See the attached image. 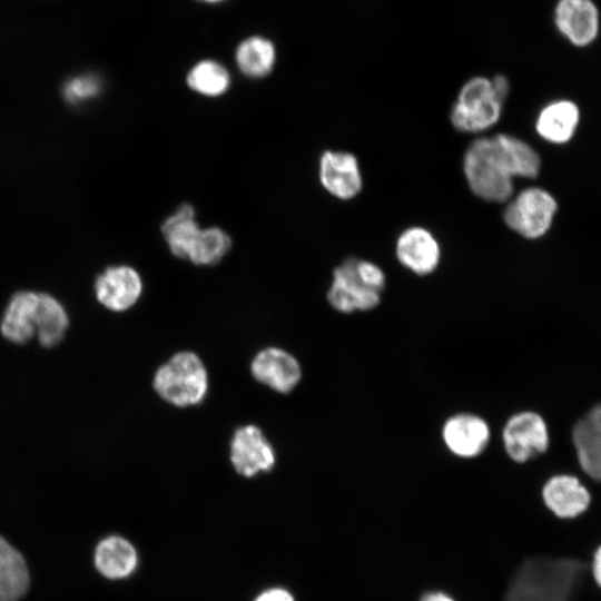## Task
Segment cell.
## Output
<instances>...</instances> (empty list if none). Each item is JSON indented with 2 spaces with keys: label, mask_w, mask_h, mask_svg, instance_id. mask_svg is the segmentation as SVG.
Here are the masks:
<instances>
[{
  "label": "cell",
  "mask_w": 601,
  "mask_h": 601,
  "mask_svg": "<svg viewBox=\"0 0 601 601\" xmlns=\"http://www.w3.org/2000/svg\"><path fill=\"white\" fill-rule=\"evenodd\" d=\"M584 573L578 559L531 555L516 565L501 601H571Z\"/></svg>",
  "instance_id": "cell-1"
},
{
  "label": "cell",
  "mask_w": 601,
  "mask_h": 601,
  "mask_svg": "<svg viewBox=\"0 0 601 601\" xmlns=\"http://www.w3.org/2000/svg\"><path fill=\"white\" fill-rule=\"evenodd\" d=\"M465 179L479 198L503 203L513 194V169L497 134L472 141L463 160Z\"/></svg>",
  "instance_id": "cell-2"
},
{
  "label": "cell",
  "mask_w": 601,
  "mask_h": 601,
  "mask_svg": "<svg viewBox=\"0 0 601 601\" xmlns=\"http://www.w3.org/2000/svg\"><path fill=\"white\" fill-rule=\"evenodd\" d=\"M385 284V273L378 265L349 257L334 269L327 300L342 314L368 312L381 304Z\"/></svg>",
  "instance_id": "cell-3"
},
{
  "label": "cell",
  "mask_w": 601,
  "mask_h": 601,
  "mask_svg": "<svg viewBox=\"0 0 601 601\" xmlns=\"http://www.w3.org/2000/svg\"><path fill=\"white\" fill-rule=\"evenodd\" d=\"M508 93L509 82L503 76L470 79L452 107V125L463 132H480L493 127L501 117Z\"/></svg>",
  "instance_id": "cell-4"
},
{
  "label": "cell",
  "mask_w": 601,
  "mask_h": 601,
  "mask_svg": "<svg viewBox=\"0 0 601 601\" xmlns=\"http://www.w3.org/2000/svg\"><path fill=\"white\" fill-rule=\"evenodd\" d=\"M152 386L156 393L176 407L199 405L208 387V373L200 357L189 351L174 354L155 372Z\"/></svg>",
  "instance_id": "cell-5"
},
{
  "label": "cell",
  "mask_w": 601,
  "mask_h": 601,
  "mask_svg": "<svg viewBox=\"0 0 601 601\" xmlns=\"http://www.w3.org/2000/svg\"><path fill=\"white\" fill-rule=\"evenodd\" d=\"M556 210L554 198L545 190L531 187L508 204L503 218L509 228L525 238H539L550 228Z\"/></svg>",
  "instance_id": "cell-6"
},
{
  "label": "cell",
  "mask_w": 601,
  "mask_h": 601,
  "mask_svg": "<svg viewBox=\"0 0 601 601\" xmlns=\"http://www.w3.org/2000/svg\"><path fill=\"white\" fill-rule=\"evenodd\" d=\"M549 431L543 417L532 411L511 415L502 428V444L506 455L516 463H525L549 446Z\"/></svg>",
  "instance_id": "cell-7"
},
{
  "label": "cell",
  "mask_w": 601,
  "mask_h": 601,
  "mask_svg": "<svg viewBox=\"0 0 601 601\" xmlns=\"http://www.w3.org/2000/svg\"><path fill=\"white\" fill-rule=\"evenodd\" d=\"M230 462L245 477L269 472L276 463V453L263 431L247 424L235 430L230 440Z\"/></svg>",
  "instance_id": "cell-8"
},
{
  "label": "cell",
  "mask_w": 601,
  "mask_h": 601,
  "mask_svg": "<svg viewBox=\"0 0 601 601\" xmlns=\"http://www.w3.org/2000/svg\"><path fill=\"white\" fill-rule=\"evenodd\" d=\"M441 436L451 454L471 460L479 457L487 449L491 441V427L482 416L462 412L444 421Z\"/></svg>",
  "instance_id": "cell-9"
},
{
  "label": "cell",
  "mask_w": 601,
  "mask_h": 601,
  "mask_svg": "<svg viewBox=\"0 0 601 601\" xmlns=\"http://www.w3.org/2000/svg\"><path fill=\"white\" fill-rule=\"evenodd\" d=\"M250 373L258 383L280 394L290 393L302 380L297 358L278 347L259 351L252 359Z\"/></svg>",
  "instance_id": "cell-10"
},
{
  "label": "cell",
  "mask_w": 601,
  "mask_h": 601,
  "mask_svg": "<svg viewBox=\"0 0 601 601\" xmlns=\"http://www.w3.org/2000/svg\"><path fill=\"white\" fill-rule=\"evenodd\" d=\"M142 288L139 273L126 265L108 267L95 283L97 299L114 312L131 308L140 298Z\"/></svg>",
  "instance_id": "cell-11"
},
{
  "label": "cell",
  "mask_w": 601,
  "mask_h": 601,
  "mask_svg": "<svg viewBox=\"0 0 601 601\" xmlns=\"http://www.w3.org/2000/svg\"><path fill=\"white\" fill-rule=\"evenodd\" d=\"M319 180L334 197L343 200L354 198L363 186L357 158L347 151L323 152L319 159Z\"/></svg>",
  "instance_id": "cell-12"
},
{
  "label": "cell",
  "mask_w": 601,
  "mask_h": 601,
  "mask_svg": "<svg viewBox=\"0 0 601 601\" xmlns=\"http://www.w3.org/2000/svg\"><path fill=\"white\" fill-rule=\"evenodd\" d=\"M395 254L401 265L418 276L433 273L441 259L439 242L430 230L418 226L400 234Z\"/></svg>",
  "instance_id": "cell-13"
},
{
  "label": "cell",
  "mask_w": 601,
  "mask_h": 601,
  "mask_svg": "<svg viewBox=\"0 0 601 601\" xmlns=\"http://www.w3.org/2000/svg\"><path fill=\"white\" fill-rule=\"evenodd\" d=\"M554 21L558 30L578 47L591 43L599 32V12L591 0H560Z\"/></svg>",
  "instance_id": "cell-14"
},
{
  "label": "cell",
  "mask_w": 601,
  "mask_h": 601,
  "mask_svg": "<svg viewBox=\"0 0 601 601\" xmlns=\"http://www.w3.org/2000/svg\"><path fill=\"white\" fill-rule=\"evenodd\" d=\"M544 505L560 519H573L585 512L591 502L588 489L569 474L551 476L542 487Z\"/></svg>",
  "instance_id": "cell-15"
},
{
  "label": "cell",
  "mask_w": 601,
  "mask_h": 601,
  "mask_svg": "<svg viewBox=\"0 0 601 601\" xmlns=\"http://www.w3.org/2000/svg\"><path fill=\"white\" fill-rule=\"evenodd\" d=\"M572 437L582 470L601 482V404L575 424Z\"/></svg>",
  "instance_id": "cell-16"
},
{
  "label": "cell",
  "mask_w": 601,
  "mask_h": 601,
  "mask_svg": "<svg viewBox=\"0 0 601 601\" xmlns=\"http://www.w3.org/2000/svg\"><path fill=\"white\" fill-rule=\"evenodd\" d=\"M39 293L19 292L10 300L1 322L3 336L12 343H27L36 334Z\"/></svg>",
  "instance_id": "cell-17"
},
{
  "label": "cell",
  "mask_w": 601,
  "mask_h": 601,
  "mask_svg": "<svg viewBox=\"0 0 601 601\" xmlns=\"http://www.w3.org/2000/svg\"><path fill=\"white\" fill-rule=\"evenodd\" d=\"M200 231L195 209L189 204L180 205L161 225V233L169 250L180 259H188Z\"/></svg>",
  "instance_id": "cell-18"
},
{
  "label": "cell",
  "mask_w": 601,
  "mask_h": 601,
  "mask_svg": "<svg viewBox=\"0 0 601 601\" xmlns=\"http://www.w3.org/2000/svg\"><path fill=\"white\" fill-rule=\"evenodd\" d=\"M95 565L108 579H122L135 570L137 552L126 539L108 536L95 550Z\"/></svg>",
  "instance_id": "cell-19"
},
{
  "label": "cell",
  "mask_w": 601,
  "mask_h": 601,
  "mask_svg": "<svg viewBox=\"0 0 601 601\" xmlns=\"http://www.w3.org/2000/svg\"><path fill=\"white\" fill-rule=\"evenodd\" d=\"M29 582L24 558L0 536V601H19L27 593Z\"/></svg>",
  "instance_id": "cell-20"
},
{
  "label": "cell",
  "mask_w": 601,
  "mask_h": 601,
  "mask_svg": "<svg viewBox=\"0 0 601 601\" xmlns=\"http://www.w3.org/2000/svg\"><path fill=\"white\" fill-rule=\"evenodd\" d=\"M578 107L566 100L545 106L536 119V131L545 140L554 144L568 141L578 125Z\"/></svg>",
  "instance_id": "cell-21"
},
{
  "label": "cell",
  "mask_w": 601,
  "mask_h": 601,
  "mask_svg": "<svg viewBox=\"0 0 601 601\" xmlns=\"http://www.w3.org/2000/svg\"><path fill=\"white\" fill-rule=\"evenodd\" d=\"M68 327V316L62 305L52 296L39 293L36 315V334L45 347L59 344Z\"/></svg>",
  "instance_id": "cell-22"
},
{
  "label": "cell",
  "mask_w": 601,
  "mask_h": 601,
  "mask_svg": "<svg viewBox=\"0 0 601 601\" xmlns=\"http://www.w3.org/2000/svg\"><path fill=\"white\" fill-rule=\"evenodd\" d=\"M276 52L273 43L260 37L244 40L236 51L240 71L250 78L267 76L274 67Z\"/></svg>",
  "instance_id": "cell-23"
},
{
  "label": "cell",
  "mask_w": 601,
  "mask_h": 601,
  "mask_svg": "<svg viewBox=\"0 0 601 601\" xmlns=\"http://www.w3.org/2000/svg\"><path fill=\"white\" fill-rule=\"evenodd\" d=\"M187 83L200 95L217 97L227 91L230 77L220 63L214 60H203L190 69L187 75Z\"/></svg>",
  "instance_id": "cell-24"
},
{
  "label": "cell",
  "mask_w": 601,
  "mask_h": 601,
  "mask_svg": "<svg viewBox=\"0 0 601 601\" xmlns=\"http://www.w3.org/2000/svg\"><path fill=\"white\" fill-rule=\"evenodd\" d=\"M231 247L229 235L219 227L201 229L188 260L195 265L211 266L219 263Z\"/></svg>",
  "instance_id": "cell-25"
},
{
  "label": "cell",
  "mask_w": 601,
  "mask_h": 601,
  "mask_svg": "<svg viewBox=\"0 0 601 601\" xmlns=\"http://www.w3.org/2000/svg\"><path fill=\"white\" fill-rule=\"evenodd\" d=\"M100 90L96 76H79L70 79L63 88V95L70 102H80L93 98Z\"/></svg>",
  "instance_id": "cell-26"
},
{
  "label": "cell",
  "mask_w": 601,
  "mask_h": 601,
  "mask_svg": "<svg viewBox=\"0 0 601 601\" xmlns=\"http://www.w3.org/2000/svg\"><path fill=\"white\" fill-rule=\"evenodd\" d=\"M255 601H294V598L286 590L274 588L260 593Z\"/></svg>",
  "instance_id": "cell-27"
},
{
  "label": "cell",
  "mask_w": 601,
  "mask_h": 601,
  "mask_svg": "<svg viewBox=\"0 0 601 601\" xmlns=\"http://www.w3.org/2000/svg\"><path fill=\"white\" fill-rule=\"evenodd\" d=\"M417 601H456L454 597L443 590H428L422 593Z\"/></svg>",
  "instance_id": "cell-28"
},
{
  "label": "cell",
  "mask_w": 601,
  "mask_h": 601,
  "mask_svg": "<svg viewBox=\"0 0 601 601\" xmlns=\"http://www.w3.org/2000/svg\"><path fill=\"white\" fill-rule=\"evenodd\" d=\"M591 573L594 582L601 588V545L595 549L592 555Z\"/></svg>",
  "instance_id": "cell-29"
},
{
  "label": "cell",
  "mask_w": 601,
  "mask_h": 601,
  "mask_svg": "<svg viewBox=\"0 0 601 601\" xmlns=\"http://www.w3.org/2000/svg\"><path fill=\"white\" fill-rule=\"evenodd\" d=\"M203 1H205V2H219L221 0H203Z\"/></svg>",
  "instance_id": "cell-30"
}]
</instances>
